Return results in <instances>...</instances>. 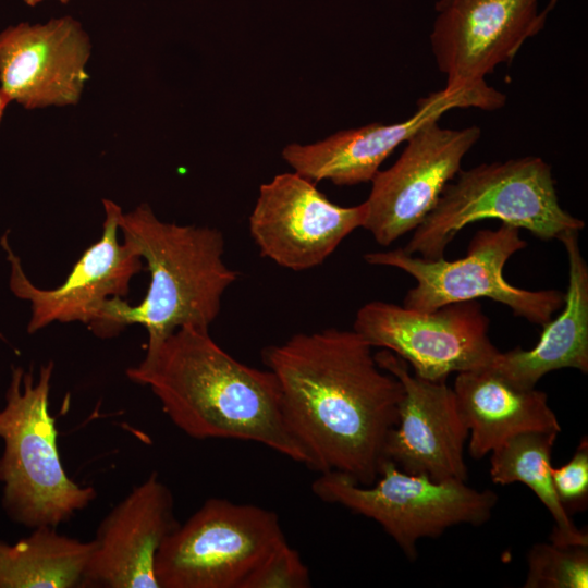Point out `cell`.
<instances>
[{"mask_svg": "<svg viewBox=\"0 0 588 588\" xmlns=\"http://www.w3.org/2000/svg\"><path fill=\"white\" fill-rule=\"evenodd\" d=\"M275 377L286 428L308 456V468L338 471L372 485L404 396L401 381L380 368L355 330L297 333L262 350Z\"/></svg>", "mask_w": 588, "mask_h": 588, "instance_id": "cell-1", "label": "cell"}, {"mask_svg": "<svg viewBox=\"0 0 588 588\" xmlns=\"http://www.w3.org/2000/svg\"><path fill=\"white\" fill-rule=\"evenodd\" d=\"M126 376L148 387L188 437L255 442L308 467L307 454L284 422L274 375L235 359L209 329L179 328L146 350Z\"/></svg>", "mask_w": 588, "mask_h": 588, "instance_id": "cell-2", "label": "cell"}, {"mask_svg": "<svg viewBox=\"0 0 588 588\" xmlns=\"http://www.w3.org/2000/svg\"><path fill=\"white\" fill-rule=\"evenodd\" d=\"M119 232L146 261L150 283L135 306L122 297L107 299L89 329L107 339L127 326L140 324L148 332L146 350L184 326L209 329L220 313L224 292L238 278L223 261L221 231L161 221L149 205L140 204L121 212Z\"/></svg>", "mask_w": 588, "mask_h": 588, "instance_id": "cell-3", "label": "cell"}, {"mask_svg": "<svg viewBox=\"0 0 588 588\" xmlns=\"http://www.w3.org/2000/svg\"><path fill=\"white\" fill-rule=\"evenodd\" d=\"M159 588H307L309 569L275 512L209 498L163 541Z\"/></svg>", "mask_w": 588, "mask_h": 588, "instance_id": "cell-4", "label": "cell"}, {"mask_svg": "<svg viewBox=\"0 0 588 588\" xmlns=\"http://www.w3.org/2000/svg\"><path fill=\"white\" fill-rule=\"evenodd\" d=\"M52 372V362L42 365L35 382L32 371L13 367L0 409L2 506L29 528L58 527L97 497L94 487L77 485L62 465L49 408Z\"/></svg>", "mask_w": 588, "mask_h": 588, "instance_id": "cell-5", "label": "cell"}, {"mask_svg": "<svg viewBox=\"0 0 588 588\" xmlns=\"http://www.w3.org/2000/svg\"><path fill=\"white\" fill-rule=\"evenodd\" d=\"M485 219L525 229L541 240L585 228L560 205L549 163L527 156L460 170L403 249L426 259L442 258L461 230Z\"/></svg>", "mask_w": 588, "mask_h": 588, "instance_id": "cell-6", "label": "cell"}, {"mask_svg": "<svg viewBox=\"0 0 588 588\" xmlns=\"http://www.w3.org/2000/svg\"><path fill=\"white\" fill-rule=\"evenodd\" d=\"M311 491L326 503L378 523L411 561L417 558L418 540L438 538L456 525H482L498 502L491 490L480 491L461 480L434 481L408 474L388 460L370 486L328 471L316 478Z\"/></svg>", "mask_w": 588, "mask_h": 588, "instance_id": "cell-7", "label": "cell"}, {"mask_svg": "<svg viewBox=\"0 0 588 588\" xmlns=\"http://www.w3.org/2000/svg\"><path fill=\"white\" fill-rule=\"evenodd\" d=\"M526 246L518 228L501 224L497 230L478 231L466 256L455 260L415 257L403 248L368 253L364 259L370 265L404 270L416 280L404 298L406 308L430 311L487 297L506 305L515 316L543 326L563 307L564 294L556 290L519 289L503 275L509 258Z\"/></svg>", "mask_w": 588, "mask_h": 588, "instance_id": "cell-8", "label": "cell"}, {"mask_svg": "<svg viewBox=\"0 0 588 588\" xmlns=\"http://www.w3.org/2000/svg\"><path fill=\"white\" fill-rule=\"evenodd\" d=\"M353 330L372 347L403 358L414 375L431 381L490 367L499 354L489 339V318L476 299L430 311L373 301L358 309Z\"/></svg>", "mask_w": 588, "mask_h": 588, "instance_id": "cell-9", "label": "cell"}, {"mask_svg": "<svg viewBox=\"0 0 588 588\" xmlns=\"http://www.w3.org/2000/svg\"><path fill=\"white\" fill-rule=\"evenodd\" d=\"M480 136L477 125L453 130L431 121L421 126L399 159L372 177L363 228L382 246L414 231L436 207Z\"/></svg>", "mask_w": 588, "mask_h": 588, "instance_id": "cell-10", "label": "cell"}, {"mask_svg": "<svg viewBox=\"0 0 588 588\" xmlns=\"http://www.w3.org/2000/svg\"><path fill=\"white\" fill-rule=\"evenodd\" d=\"M367 216L365 201L343 207L330 201L297 172L261 184L249 216V232L260 254L294 271L321 265Z\"/></svg>", "mask_w": 588, "mask_h": 588, "instance_id": "cell-11", "label": "cell"}, {"mask_svg": "<svg viewBox=\"0 0 588 588\" xmlns=\"http://www.w3.org/2000/svg\"><path fill=\"white\" fill-rule=\"evenodd\" d=\"M505 101L504 94L487 84L460 89L444 87L420 98L415 112L402 122L340 131L313 144L292 143L283 148L282 158L313 182L329 180L341 186L369 182L394 149L425 124L439 121L455 108L498 110Z\"/></svg>", "mask_w": 588, "mask_h": 588, "instance_id": "cell-12", "label": "cell"}, {"mask_svg": "<svg viewBox=\"0 0 588 588\" xmlns=\"http://www.w3.org/2000/svg\"><path fill=\"white\" fill-rule=\"evenodd\" d=\"M538 1L452 0L437 7L430 45L445 88L483 85L499 64L512 61L544 23Z\"/></svg>", "mask_w": 588, "mask_h": 588, "instance_id": "cell-13", "label": "cell"}, {"mask_svg": "<svg viewBox=\"0 0 588 588\" xmlns=\"http://www.w3.org/2000/svg\"><path fill=\"white\" fill-rule=\"evenodd\" d=\"M375 359L404 389L383 458L405 473L425 475L434 481H466L464 450L468 429L453 389L446 380L431 381L411 373L408 364L389 350L377 352Z\"/></svg>", "mask_w": 588, "mask_h": 588, "instance_id": "cell-14", "label": "cell"}, {"mask_svg": "<svg viewBox=\"0 0 588 588\" xmlns=\"http://www.w3.org/2000/svg\"><path fill=\"white\" fill-rule=\"evenodd\" d=\"M90 53L89 35L70 15L11 25L0 32V91L27 110L74 106Z\"/></svg>", "mask_w": 588, "mask_h": 588, "instance_id": "cell-15", "label": "cell"}, {"mask_svg": "<svg viewBox=\"0 0 588 588\" xmlns=\"http://www.w3.org/2000/svg\"><path fill=\"white\" fill-rule=\"evenodd\" d=\"M102 203L106 217L101 237L82 254L65 281L56 289L35 286L9 246L7 234L2 236L1 245L11 264V291L32 304L29 333L54 321L89 326L107 299L127 296L130 282L142 270L143 259L124 242H119L122 208L110 199Z\"/></svg>", "mask_w": 588, "mask_h": 588, "instance_id": "cell-16", "label": "cell"}, {"mask_svg": "<svg viewBox=\"0 0 588 588\" xmlns=\"http://www.w3.org/2000/svg\"><path fill=\"white\" fill-rule=\"evenodd\" d=\"M179 525L173 494L154 471L99 524L81 587L159 588L156 556Z\"/></svg>", "mask_w": 588, "mask_h": 588, "instance_id": "cell-17", "label": "cell"}, {"mask_svg": "<svg viewBox=\"0 0 588 588\" xmlns=\"http://www.w3.org/2000/svg\"><path fill=\"white\" fill-rule=\"evenodd\" d=\"M452 389L476 460L520 433L561 431L543 391L517 388L490 367L457 372Z\"/></svg>", "mask_w": 588, "mask_h": 588, "instance_id": "cell-18", "label": "cell"}, {"mask_svg": "<svg viewBox=\"0 0 588 588\" xmlns=\"http://www.w3.org/2000/svg\"><path fill=\"white\" fill-rule=\"evenodd\" d=\"M568 259V285L563 310L542 326L538 343L530 350L516 347L495 356L490 368L511 384L532 389L548 372L575 368L588 372V267L578 232L559 238Z\"/></svg>", "mask_w": 588, "mask_h": 588, "instance_id": "cell-19", "label": "cell"}, {"mask_svg": "<svg viewBox=\"0 0 588 588\" xmlns=\"http://www.w3.org/2000/svg\"><path fill=\"white\" fill-rule=\"evenodd\" d=\"M13 544L0 541V588L81 587L94 540L61 535L39 526Z\"/></svg>", "mask_w": 588, "mask_h": 588, "instance_id": "cell-20", "label": "cell"}, {"mask_svg": "<svg viewBox=\"0 0 588 588\" xmlns=\"http://www.w3.org/2000/svg\"><path fill=\"white\" fill-rule=\"evenodd\" d=\"M558 434L530 431L509 439L491 452L490 477L502 486L524 483L536 494L554 520L550 541L588 546V532L573 523L553 485L551 455Z\"/></svg>", "mask_w": 588, "mask_h": 588, "instance_id": "cell-21", "label": "cell"}, {"mask_svg": "<svg viewBox=\"0 0 588 588\" xmlns=\"http://www.w3.org/2000/svg\"><path fill=\"white\" fill-rule=\"evenodd\" d=\"M524 588H587L588 546L539 542L527 554Z\"/></svg>", "mask_w": 588, "mask_h": 588, "instance_id": "cell-22", "label": "cell"}, {"mask_svg": "<svg viewBox=\"0 0 588 588\" xmlns=\"http://www.w3.org/2000/svg\"><path fill=\"white\" fill-rule=\"evenodd\" d=\"M552 480L561 504L568 515L581 512L588 504V439L584 436L571 460L552 467Z\"/></svg>", "mask_w": 588, "mask_h": 588, "instance_id": "cell-23", "label": "cell"}, {"mask_svg": "<svg viewBox=\"0 0 588 588\" xmlns=\"http://www.w3.org/2000/svg\"><path fill=\"white\" fill-rule=\"evenodd\" d=\"M9 101L5 99V97L0 91V124L3 118L4 110L8 106Z\"/></svg>", "mask_w": 588, "mask_h": 588, "instance_id": "cell-24", "label": "cell"}, {"mask_svg": "<svg viewBox=\"0 0 588 588\" xmlns=\"http://www.w3.org/2000/svg\"><path fill=\"white\" fill-rule=\"evenodd\" d=\"M23 1L28 7H36L37 4L44 2L45 0H23ZM57 1H59L61 4H68L70 0H57Z\"/></svg>", "mask_w": 588, "mask_h": 588, "instance_id": "cell-25", "label": "cell"}, {"mask_svg": "<svg viewBox=\"0 0 588 588\" xmlns=\"http://www.w3.org/2000/svg\"><path fill=\"white\" fill-rule=\"evenodd\" d=\"M450 1H452V0H438L434 8L441 7V5H443V4H445V3L450 2Z\"/></svg>", "mask_w": 588, "mask_h": 588, "instance_id": "cell-26", "label": "cell"}]
</instances>
